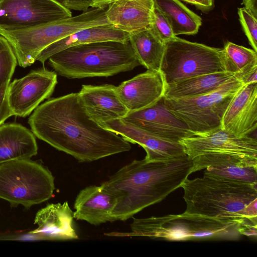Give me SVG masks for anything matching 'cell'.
I'll use <instances>...</instances> for the list:
<instances>
[{"mask_svg": "<svg viewBox=\"0 0 257 257\" xmlns=\"http://www.w3.org/2000/svg\"><path fill=\"white\" fill-rule=\"evenodd\" d=\"M28 123L38 139L79 162H90L130 151L131 143L90 118L71 93L39 105Z\"/></svg>", "mask_w": 257, "mask_h": 257, "instance_id": "obj_1", "label": "cell"}, {"mask_svg": "<svg viewBox=\"0 0 257 257\" xmlns=\"http://www.w3.org/2000/svg\"><path fill=\"white\" fill-rule=\"evenodd\" d=\"M192 168L187 156L165 161L133 160L101 184L116 197L112 217L125 221L160 202L181 187Z\"/></svg>", "mask_w": 257, "mask_h": 257, "instance_id": "obj_2", "label": "cell"}, {"mask_svg": "<svg viewBox=\"0 0 257 257\" xmlns=\"http://www.w3.org/2000/svg\"><path fill=\"white\" fill-rule=\"evenodd\" d=\"M256 185L206 172L201 178H187L181 186L186 204L184 213L257 223Z\"/></svg>", "mask_w": 257, "mask_h": 257, "instance_id": "obj_3", "label": "cell"}, {"mask_svg": "<svg viewBox=\"0 0 257 257\" xmlns=\"http://www.w3.org/2000/svg\"><path fill=\"white\" fill-rule=\"evenodd\" d=\"M48 60L57 74L70 79L108 77L140 65L129 42L112 41L72 46Z\"/></svg>", "mask_w": 257, "mask_h": 257, "instance_id": "obj_4", "label": "cell"}, {"mask_svg": "<svg viewBox=\"0 0 257 257\" xmlns=\"http://www.w3.org/2000/svg\"><path fill=\"white\" fill-rule=\"evenodd\" d=\"M131 224V232H111V236H143L169 241L225 239L236 240L241 234V223L199 215L169 214L161 217L136 218Z\"/></svg>", "mask_w": 257, "mask_h": 257, "instance_id": "obj_5", "label": "cell"}, {"mask_svg": "<svg viewBox=\"0 0 257 257\" xmlns=\"http://www.w3.org/2000/svg\"><path fill=\"white\" fill-rule=\"evenodd\" d=\"M106 8H93L80 14L41 25L14 30L0 29V35L11 44L19 65L31 66L39 54L51 44L77 31L93 27L110 24Z\"/></svg>", "mask_w": 257, "mask_h": 257, "instance_id": "obj_6", "label": "cell"}, {"mask_svg": "<svg viewBox=\"0 0 257 257\" xmlns=\"http://www.w3.org/2000/svg\"><path fill=\"white\" fill-rule=\"evenodd\" d=\"M54 189L51 172L37 162L22 159L0 164V198L12 205L29 208L49 200Z\"/></svg>", "mask_w": 257, "mask_h": 257, "instance_id": "obj_7", "label": "cell"}, {"mask_svg": "<svg viewBox=\"0 0 257 257\" xmlns=\"http://www.w3.org/2000/svg\"><path fill=\"white\" fill-rule=\"evenodd\" d=\"M165 43L160 72L167 85L201 75L226 71L222 49L177 36Z\"/></svg>", "mask_w": 257, "mask_h": 257, "instance_id": "obj_8", "label": "cell"}, {"mask_svg": "<svg viewBox=\"0 0 257 257\" xmlns=\"http://www.w3.org/2000/svg\"><path fill=\"white\" fill-rule=\"evenodd\" d=\"M242 82L233 76L218 88L189 97L165 98L167 108L193 134L205 133L221 126L223 114Z\"/></svg>", "mask_w": 257, "mask_h": 257, "instance_id": "obj_9", "label": "cell"}, {"mask_svg": "<svg viewBox=\"0 0 257 257\" xmlns=\"http://www.w3.org/2000/svg\"><path fill=\"white\" fill-rule=\"evenodd\" d=\"M179 142L190 160L202 155H219L257 162L256 139L248 136L237 137L221 127L193 134Z\"/></svg>", "mask_w": 257, "mask_h": 257, "instance_id": "obj_10", "label": "cell"}, {"mask_svg": "<svg viewBox=\"0 0 257 257\" xmlns=\"http://www.w3.org/2000/svg\"><path fill=\"white\" fill-rule=\"evenodd\" d=\"M72 16L57 0H0V29L29 28Z\"/></svg>", "mask_w": 257, "mask_h": 257, "instance_id": "obj_11", "label": "cell"}, {"mask_svg": "<svg viewBox=\"0 0 257 257\" xmlns=\"http://www.w3.org/2000/svg\"><path fill=\"white\" fill-rule=\"evenodd\" d=\"M55 71L45 68L34 70L14 80L7 90V99L13 115L26 117L49 98L57 83Z\"/></svg>", "mask_w": 257, "mask_h": 257, "instance_id": "obj_12", "label": "cell"}, {"mask_svg": "<svg viewBox=\"0 0 257 257\" xmlns=\"http://www.w3.org/2000/svg\"><path fill=\"white\" fill-rule=\"evenodd\" d=\"M122 119L145 131L174 142H179L193 134L187 125L167 108L164 96L150 106L128 112Z\"/></svg>", "mask_w": 257, "mask_h": 257, "instance_id": "obj_13", "label": "cell"}, {"mask_svg": "<svg viewBox=\"0 0 257 257\" xmlns=\"http://www.w3.org/2000/svg\"><path fill=\"white\" fill-rule=\"evenodd\" d=\"M100 125L120 136L126 141L142 147L146 152L145 159L148 161H165L186 156L180 142L163 139L122 118L109 120Z\"/></svg>", "mask_w": 257, "mask_h": 257, "instance_id": "obj_14", "label": "cell"}, {"mask_svg": "<svg viewBox=\"0 0 257 257\" xmlns=\"http://www.w3.org/2000/svg\"><path fill=\"white\" fill-rule=\"evenodd\" d=\"M166 83L160 71L147 70L116 86V92L129 112L151 106L164 96Z\"/></svg>", "mask_w": 257, "mask_h": 257, "instance_id": "obj_15", "label": "cell"}, {"mask_svg": "<svg viewBox=\"0 0 257 257\" xmlns=\"http://www.w3.org/2000/svg\"><path fill=\"white\" fill-rule=\"evenodd\" d=\"M221 128L244 137L257 127V83L243 85L232 98L222 119Z\"/></svg>", "mask_w": 257, "mask_h": 257, "instance_id": "obj_16", "label": "cell"}, {"mask_svg": "<svg viewBox=\"0 0 257 257\" xmlns=\"http://www.w3.org/2000/svg\"><path fill=\"white\" fill-rule=\"evenodd\" d=\"M80 100L91 119L99 124L122 118L129 112L112 84L83 85L78 92Z\"/></svg>", "mask_w": 257, "mask_h": 257, "instance_id": "obj_17", "label": "cell"}, {"mask_svg": "<svg viewBox=\"0 0 257 257\" xmlns=\"http://www.w3.org/2000/svg\"><path fill=\"white\" fill-rule=\"evenodd\" d=\"M154 6L153 0H117L105 15L110 24L131 35L151 28Z\"/></svg>", "mask_w": 257, "mask_h": 257, "instance_id": "obj_18", "label": "cell"}, {"mask_svg": "<svg viewBox=\"0 0 257 257\" xmlns=\"http://www.w3.org/2000/svg\"><path fill=\"white\" fill-rule=\"evenodd\" d=\"M116 203V197L101 185L89 186L82 189L76 197L74 218L94 225L115 221L111 213Z\"/></svg>", "mask_w": 257, "mask_h": 257, "instance_id": "obj_19", "label": "cell"}, {"mask_svg": "<svg viewBox=\"0 0 257 257\" xmlns=\"http://www.w3.org/2000/svg\"><path fill=\"white\" fill-rule=\"evenodd\" d=\"M73 211L68 202L50 204L38 211L32 231L39 238L46 240H72L78 238L73 227Z\"/></svg>", "mask_w": 257, "mask_h": 257, "instance_id": "obj_20", "label": "cell"}, {"mask_svg": "<svg viewBox=\"0 0 257 257\" xmlns=\"http://www.w3.org/2000/svg\"><path fill=\"white\" fill-rule=\"evenodd\" d=\"M129 37V34L111 24L84 29L51 44L39 54L36 61L44 64L53 55L72 46L108 41L126 43Z\"/></svg>", "mask_w": 257, "mask_h": 257, "instance_id": "obj_21", "label": "cell"}, {"mask_svg": "<svg viewBox=\"0 0 257 257\" xmlns=\"http://www.w3.org/2000/svg\"><path fill=\"white\" fill-rule=\"evenodd\" d=\"M37 153L38 146L32 132L17 123L0 125V164L13 160L29 159Z\"/></svg>", "mask_w": 257, "mask_h": 257, "instance_id": "obj_22", "label": "cell"}, {"mask_svg": "<svg viewBox=\"0 0 257 257\" xmlns=\"http://www.w3.org/2000/svg\"><path fill=\"white\" fill-rule=\"evenodd\" d=\"M234 76L225 71L201 75L167 84L164 97L169 99L202 95L218 88Z\"/></svg>", "mask_w": 257, "mask_h": 257, "instance_id": "obj_23", "label": "cell"}, {"mask_svg": "<svg viewBox=\"0 0 257 257\" xmlns=\"http://www.w3.org/2000/svg\"><path fill=\"white\" fill-rule=\"evenodd\" d=\"M129 42L140 65L160 71L165 43L151 28L130 35Z\"/></svg>", "mask_w": 257, "mask_h": 257, "instance_id": "obj_24", "label": "cell"}, {"mask_svg": "<svg viewBox=\"0 0 257 257\" xmlns=\"http://www.w3.org/2000/svg\"><path fill=\"white\" fill-rule=\"evenodd\" d=\"M169 21L173 34L195 35L202 24L201 18L179 0H153Z\"/></svg>", "mask_w": 257, "mask_h": 257, "instance_id": "obj_25", "label": "cell"}, {"mask_svg": "<svg viewBox=\"0 0 257 257\" xmlns=\"http://www.w3.org/2000/svg\"><path fill=\"white\" fill-rule=\"evenodd\" d=\"M222 50L226 71L234 74L239 80L257 69V52L253 49L227 42Z\"/></svg>", "mask_w": 257, "mask_h": 257, "instance_id": "obj_26", "label": "cell"}, {"mask_svg": "<svg viewBox=\"0 0 257 257\" xmlns=\"http://www.w3.org/2000/svg\"><path fill=\"white\" fill-rule=\"evenodd\" d=\"M204 172L232 179L257 183V164L233 161L208 167Z\"/></svg>", "mask_w": 257, "mask_h": 257, "instance_id": "obj_27", "label": "cell"}, {"mask_svg": "<svg viewBox=\"0 0 257 257\" xmlns=\"http://www.w3.org/2000/svg\"><path fill=\"white\" fill-rule=\"evenodd\" d=\"M17 63L11 44L0 35V90L4 85L10 84Z\"/></svg>", "mask_w": 257, "mask_h": 257, "instance_id": "obj_28", "label": "cell"}, {"mask_svg": "<svg viewBox=\"0 0 257 257\" xmlns=\"http://www.w3.org/2000/svg\"><path fill=\"white\" fill-rule=\"evenodd\" d=\"M157 36L164 43L176 37L165 16L154 4L153 22L151 28Z\"/></svg>", "mask_w": 257, "mask_h": 257, "instance_id": "obj_29", "label": "cell"}, {"mask_svg": "<svg viewBox=\"0 0 257 257\" xmlns=\"http://www.w3.org/2000/svg\"><path fill=\"white\" fill-rule=\"evenodd\" d=\"M239 20L248 42L257 52V18L249 14L244 8L238 9Z\"/></svg>", "mask_w": 257, "mask_h": 257, "instance_id": "obj_30", "label": "cell"}, {"mask_svg": "<svg viewBox=\"0 0 257 257\" xmlns=\"http://www.w3.org/2000/svg\"><path fill=\"white\" fill-rule=\"evenodd\" d=\"M9 85H4L0 90V125L3 124L7 119L13 115L7 99Z\"/></svg>", "mask_w": 257, "mask_h": 257, "instance_id": "obj_31", "label": "cell"}, {"mask_svg": "<svg viewBox=\"0 0 257 257\" xmlns=\"http://www.w3.org/2000/svg\"><path fill=\"white\" fill-rule=\"evenodd\" d=\"M70 10L84 12L90 8L91 0H57Z\"/></svg>", "mask_w": 257, "mask_h": 257, "instance_id": "obj_32", "label": "cell"}, {"mask_svg": "<svg viewBox=\"0 0 257 257\" xmlns=\"http://www.w3.org/2000/svg\"><path fill=\"white\" fill-rule=\"evenodd\" d=\"M194 5L198 9L203 12H207L214 8V0H181Z\"/></svg>", "mask_w": 257, "mask_h": 257, "instance_id": "obj_33", "label": "cell"}, {"mask_svg": "<svg viewBox=\"0 0 257 257\" xmlns=\"http://www.w3.org/2000/svg\"><path fill=\"white\" fill-rule=\"evenodd\" d=\"M242 4L249 14L257 18V0H242Z\"/></svg>", "mask_w": 257, "mask_h": 257, "instance_id": "obj_34", "label": "cell"}, {"mask_svg": "<svg viewBox=\"0 0 257 257\" xmlns=\"http://www.w3.org/2000/svg\"><path fill=\"white\" fill-rule=\"evenodd\" d=\"M257 69L247 73L242 77L239 81H240L243 85L247 84L252 83H257Z\"/></svg>", "mask_w": 257, "mask_h": 257, "instance_id": "obj_35", "label": "cell"}, {"mask_svg": "<svg viewBox=\"0 0 257 257\" xmlns=\"http://www.w3.org/2000/svg\"><path fill=\"white\" fill-rule=\"evenodd\" d=\"M117 0H91L90 8L105 9Z\"/></svg>", "mask_w": 257, "mask_h": 257, "instance_id": "obj_36", "label": "cell"}]
</instances>
